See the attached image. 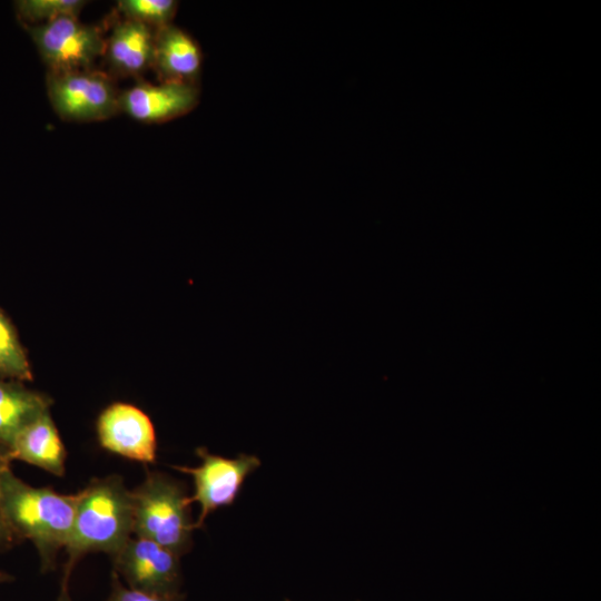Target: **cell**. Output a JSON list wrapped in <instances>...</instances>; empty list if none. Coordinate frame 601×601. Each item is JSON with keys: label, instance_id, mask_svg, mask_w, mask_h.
<instances>
[{"label": "cell", "instance_id": "6da1fadb", "mask_svg": "<svg viewBox=\"0 0 601 601\" xmlns=\"http://www.w3.org/2000/svg\"><path fill=\"white\" fill-rule=\"evenodd\" d=\"M76 496L75 521L65 548L67 560L57 601H71L69 579L83 555L106 552L112 556L132 535L131 492L120 476L93 479Z\"/></svg>", "mask_w": 601, "mask_h": 601}, {"label": "cell", "instance_id": "7a4b0ae2", "mask_svg": "<svg viewBox=\"0 0 601 601\" xmlns=\"http://www.w3.org/2000/svg\"><path fill=\"white\" fill-rule=\"evenodd\" d=\"M76 503V494L28 485L12 473L10 465L0 469L1 513L17 538L36 545L42 571L55 568L58 552L68 543Z\"/></svg>", "mask_w": 601, "mask_h": 601}, {"label": "cell", "instance_id": "3957f363", "mask_svg": "<svg viewBox=\"0 0 601 601\" xmlns=\"http://www.w3.org/2000/svg\"><path fill=\"white\" fill-rule=\"evenodd\" d=\"M131 492L132 535L151 540L178 555L188 552L196 529L185 485L161 472H146Z\"/></svg>", "mask_w": 601, "mask_h": 601}, {"label": "cell", "instance_id": "277c9868", "mask_svg": "<svg viewBox=\"0 0 601 601\" xmlns=\"http://www.w3.org/2000/svg\"><path fill=\"white\" fill-rule=\"evenodd\" d=\"M47 91L56 114L68 121L105 120L120 111V92L101 71L48 72Z\"/></svg>", "mask_w": 601, "mask_h": 601}, {"label": "cell", "instance_id": "5b68a950", "mask_svg": "<svg viewBox=\"0 0 601 601\" xmlns=\"http://www.w3.org/2000/svg\"><path fill=\"white\" fill-rule=\"evenodd\" d=\"M26 29L49 72L90 69L95 59L105 52L106 40L99 29L76 17H59Z\"/></svg>", "mask_w": 601, "mask_h": 601}, {"label": "cell", "instance_id": "8992f818", "mask_svg": "<svg viewBox=\"0 0 601 601\" xmlns=\"http://www.w3.org/2000/svg\"><path fill=\"white\" fill-rule=\"evenodd\" d=\"M196 454L201 461L198 466L173 467L193 477L195 492L189 502L199 504L195 528L200 529L210 513L234 503L247 476L260 466V460L244 453L233 459L224 457L205 447H198Z\"/></svg>", "mask_w": 601, "mask_h": 601}, {"label": "cell", "instance_id": "52a82bcc", "mask_svg": "<svg viewBox=\"0 0 601 601\" xmlns=\"http://www.w3.org/2000/svg\"><path fill=\"white\" fill-rule=\"evenodd\" d=\"M111 558L114 571L129 588L156 594L180 593V555L171 550L131 535Z\"/></svg>", "mask_w": 601, "mask_h": 601}, {"label": "cell", "instance_id": "ba28073f", "mask_svg": "<svg viewBox=\"0 0 601 601\" xmlns=\"http://www.w3.org/2000/svg\"><path fill=\"white\" fill-rule=\"evenodd\" d=\"M100 445L117 455L154 463L157 457V439L149 416L127 403H115L100 414L97 422Z\"/></svg>", "mask_w": 601, "mask_h": 601}, {"label": "cell", "instance_id": "9c48e42d", "mask_svg": "<svg viewBox=\"0 0 601 601\" xmlns=\"http://www.w3.org/2000/svg\"><path fill=\"white\" fill-rule=\"evenodd\" d=\"M198 89L191 82H138L119 96V109L132 119L157 124L180 117L195 108Z\"/></svg>", "mask_w": 601, "mask_h": 601}, {"label": "cell", "instance_id": "30bf717a", "mask_svg": "<svg viewBox=\"0 0 601 601\" xmlns=\"http://www.w3.org/2000/svg\"><path fill=\"white\" fill-rule=\"evenodd\" d=\"M9 454L11 460L23 461L53 475L65 474L67 452L49 410L21 428L9 447Z\"/></svg>", "mask_w": 601, "mask_h": 601}, {"label": "cell", "instance_id": "8fae6325", "mask_svg": "<svg viewBox=\"0 0 601 601\" xmlns=\"http://www.w3.org/2000/svg\"><path fill=\"white\" fill-rule=\"evenodd\" d=\"M155 33L140 22L119 21L106 40V59L111 69L122 76H139L154 60Z\"/></svg>", "mask_w": 601, "mask_h": 601}, {"label": "cell", "instance_id": "7c38bea8", "mask_svg": "<svg viewBox=\"0 0 601 601\" xmlns=\"http://www.w3.org/2000/svg\"><path fill=\"white\" fill-rule=\"evenodd\" d=\"M203 56L196 41L184 30L167 24L155 32L152 67L161 81L191 82Z\"/></svg>", "mask_w": 601, "mask_h": 601}, {"label": "cell", "instance_id": "4fadbf2b", "mask_svg": "<svg viewBox=\"0 0 601 601\" xmlns=\"http://www.w3.org/2000/svg\"><path fill=\"white\" fill-rule=\"evenodd\" d=\"M50 404V398L43 394L0 380V444L9 450L21 428L48 411Z\"/></svg>", "mask_w": 601, "mask_h": 601}, {"label": "cell", "instance_id": "5bb4252c", "mask_svg": "<svg viewBox=\"0 0 601 601\" xmlns=\"http://www.w3.org/2000/svg\"><path fill=\"white\" fill-rule=\"evenodd\" d=\"M0 376L31 381L32 373L27 355L19 342L16 329L0 311Z\"/></svg>", "mask_w": 601, "mask_h": 601}, {"label": "cell", "instance_id": "9a60e30c", "mask_svg": "<svg viewBox=\"0 0 601 601\" xmlns=\"http://www.w3.org/2000/svg\"><path fill=\"white\" fill-rule=\"evenodd\" d=\"M83 0H20L17 13L23 22H48L59 17H76L85 7Z\"/></svg>", "mask_w": 601, "mask_h": 601}, {"label": "cell", "instance_id": "2e32d148", "mask_svg": "<svg viewBox=\"0 0 601 601\" xmlns=\"http://www.w3.org/2000/svg\"><path fill=\"white\" fill-rule=\"evenodd\" d=\"M118 8L125 19L157 29L170 24L177 9L173 0H120Z\"/></svg>", "mask_w": 601, "mask_h": 601}, {"label": "cell", "instance_id": "e0dca14e", "mask_svg": "<svg viewBox=\"0 0 601 601\" xmlns=\"http://www.w3.org/2000/svg\"><path fill=\"white\" fill-rule=\"evenodd\" d=\"M107 601H184V595L181 593L156 594L126 588L120 582L119 575L112 570L111 592Z\"/></svg>", "mask_w": 601, "mask_h": 601}, {"label": "cell", "instance_id": "ac0fdd59", "mask_svg": "<svg viewBox=\"0 0 601 601\" xmlns=\"http://www.w3.org/2000/svg\"><path fill=\"white\" fill-rule=\"evenodd\" d=\"M16 538H17L16 534L11 531V529L7 524L0 510V546H4L12 543L16 540Z\"/></svg>", "mask_w": 601, "mask_h": 601}, {"label": "cell", "instance_id": "d6986e66", "mask_svg": "<svg viewBox=\"0 0 601 601\" xmlns=\"http://www.w3.org/2000/svg\"><path fill=\"white\" fill-rule=\"evenodd\" d=\"M11 461L9 450L0 444V467L10 465Z\"/></svg>", "mask_w": 601, "mask_h": 601}, {"label": "cell", "instance_id": "ffe728a7", "mask_svg": "<svg viewBox=\"0 0 601 601\" xmlns=\"http://www.w3.org/2000/svg\"><path fill=\"white\" fill-rule=\"evenodd\" d=\"M12 578L6 572L0 571V583L10 581Z\"/></svg>", "mask_w": 601, "mask_h": 601}]
</instances>
